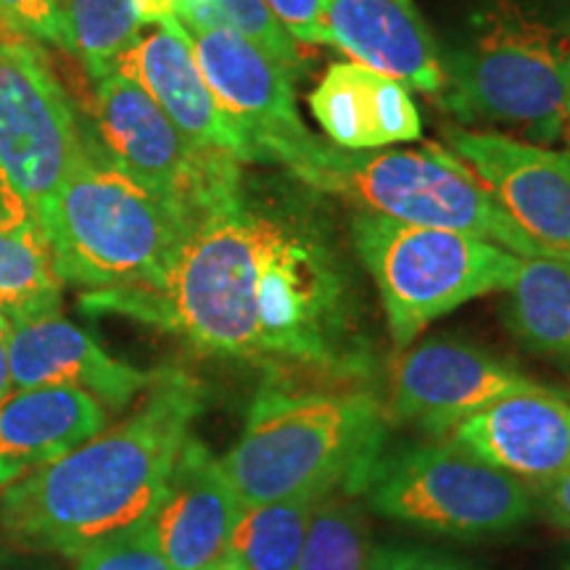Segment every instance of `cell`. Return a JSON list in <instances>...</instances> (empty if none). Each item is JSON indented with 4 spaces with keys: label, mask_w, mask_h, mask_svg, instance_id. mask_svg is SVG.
I'll return each instance as SVG.
<instances>
[{
    "label": "cell",
    "mask_w": 570,
    "mask_h": 570,
    "mask_svg": "<svg viewBox=\"0 0 570 570\" xmlns=\"http://www.w3.org/2000/svg\"><path fill=\"white\" fill-rule=\"evenodd\" d=\"M533 504H537L539 518L570 531V473L547 483V487L533 489Z\"/></svg>",
    "instance_id": "31"
},
{
    "label": "cell",
    "mask_w": 570,
    "mask_h": 570,
    "mask_svg": "<svg viewBox=\"0 0 570 570\" xmlns=\"http://www.w3.org/2000/svg\"><path fill=\"white\" fill-rule=\"evenodd\" d=\"M0 30L61 48V0H0Z\"/></svg>",
    "instance_id": "28"
},
{
    "label": "cell",
    "mask_w": 570,
    "mask_h": 570,
    "mask_svg": "<svg viewBox=\"0 0 570 570\" xmlns=\"http://www.w3.org/2000/svg\"><path fill=\"white\" fill-rule=\"evenodd\" d=\"M333 46L348 59L439 96L441 51L412 0H323Z\"/></svg>",
    "instance_id": "18"
},
{
    "label": "cell",
    "mask_w": 570,
    "mask_h": 570,
    "mask_svg": "<svg viewBox=\"0 0 570 570\" xmlns=\"http://www.w3.org/2000/svg\"><path fill=\"white\" fill-rule=\"evenodd\" d=\"M452 154L515 225L554 256H570V154L494 130L444 127Z\"/></svg>",
    "instance_id": "13"
},
{
    "label": "cell",
    "mask_w": 570,
    "mask_h": 570,
    "mask_svg": "<svg viewBox=\"0 0 570 570\" xmlns=\"http://www.w3.org/2000/svg\"><path fill=\"white\" fill-rule=\"evenodd\" d=\"M183 32L214 101L259 159L294 167L320 140L298 114L294 77L225 27H183Z\"/></svg>",
    "instance_id": "12"
},
{
    "label": "cell",
    "mask_w": 570,
    "mask_h": 570,
    "mask_svg": "<svg viewBox=\"0 0 570 570\" xmlns=\"http://www.w3.org/2000/svg\"><path fill=\"white\" fill-rule=\"evenodd\" d=\"M568 106H570V85H568ZM568 146H570V140H568Z\"/></svg>",
    "instance_id": "36"
},
{
    "label": "cell",
    "mask_w": 570,
    "mask_h": 570,
    "mask_svg": "<svg viewBox=\"0 0 570 570\" xmlns=\"http://www.w3.org/2000/svg\"><path fill=\"white\" fill-rule=\"evenodd\" d=\"M558 570H570V541H568V544H566V550H562V554H560Z\"/></svg>",
    "instance_id": "35"
},
{
    "label": "cell",
    "mask_w": 570,
    "mask_h": 570,
    "mask_svg": "<svg viewBox=\"0 0 570 570\" xmlns=\"http://www.w3.org/2000/svg\"><path fill=\"white\" fill-rule=\"evenodd\" d=\"M441 104L470 130L547 148L570 140V48L552 24L499 3L441 53Z\"/></svg>",
    "instance_id": "5"
},
{
    "label": "cell",
    "mask_w": 570,
    "mask_h": 570,
    "mask_svg": "<svg viewBox=\"0 0 570 570\" xmlns=\"http://www.w3.org/2000/svg\"><path fill=\"white\" fill-rule=\"evenodd\" d=\"M204 404L196 377L156 370L122 423L0 491V529L24 550L82 558L146 523Z\"/></svg>",
    "instance_id": "2"
},
{
    "label": "cell",
    "mask_w": 570,
    "mask_h": 570,
    "mask_svg": "<svg viewBox=\"0 0 570 570\" xmlns=\"http://www.w3.org/2000/svg\"><path fill=\"white\" fill-rule=\"evenodd\" d=\"M309 194L240 175L204 206L159 281L85 291L80 309L159 327L267 381L370 386L377 348L365 298Z\"/></svg>",
    "instance_id": "1"
},
{
    "label": "cell",
    "mask_w": 570,
    "mask_h": 570,
    "mask_svg": "<svg viewBox=\"0 0 570 570\" xmlns=\"http://www.w3.org/2000/svg\"><path fill=\"white\" fill-rule=\"evenodd\" d=\"M362 502L375 515L446 539H502L537 518L533 491L452 441L412 444L375 460Z\"/></svg>",
    "instance_id": "8"
},
{
    "label": "cell",
    "mask_w": 570,
    "mask_h": 570,
    "mask_svg": "<svg viewBox=\"0 0 570 570\" xmlns=\"http://www.w3.org/2000/svg\"><path fill=\"white\" fill-rule=\"evenodd\" d=\"M389 425L386 399L373 386L265 377L223 465L244 504L304 491L362 494Z\"/></svg>",
    "instance_id": "3"
},
{
    "label": "cell",
    "mask_w": 570,
    "mask_h": 570,
    "mask_svg": "<svg viewBox=\"0 0 570 570\" xmlns=\"http://www.w3.org/2000/svg\"><path fill=\"white\" fill-rule=\"evenodd\" d=\"M212 570H246V568L240 566V562H235L233 558H225L223 562H217Z\"/></svg>",
    "instance_id": "34"
},
{
    "label": "cell",
    "mask_w": 570,
    "mask_h": 570,
    "mask_svg": "<svg viewBox=\"0 0 570 570\" xmlns=\"http://www.w3.org/2000/svg\"><path fill=\"white\" fill-rule=\"evenodd\" d=\"M140 0H61V40L92 82L114 71L142 32Z\"/></svg>",
    "instance_id": "24"
},
{
    "label": "cell",
    "mask_w": 570,
    "mask_h": 570,
    "mask_svg": "<svg viewBox=\"0 0 570 570\" xmlns=\"http://www.w3.org/2000/svg\"><path fill=\"white\" fill-rule=\"evenodd\" d=\"M198 214L88 148L42 214L40 227L63 283L109 291L159 281Z\"/></svg>",
    "instance_id": "4"
},
{
    "label": "cell",
    "mask_w": 570,
    "mask_h": 570,
    "mask_svg": "<svg viewBox=\"0 0 570 570\" xmlns=\"http://www.w3.org/2000/svg\"><path fill=\"white\" fill-rule=\"evenodd\" d=\"M531 491L570 473V394L544 386L475 412L444 436Z\"/></svg>",
    "instance_id": "15"
},
{
    "label": "cell",
    "mask_w": 570,
    "mask_h": 570,
    "mask_svg": "<svg viewBox=\"0 0 570 570\" xmlns=\"http://www.w3.org/2000/svg\"><path fill=\"white\" fill-rule=\"evenodd\" d=\"M114 71L138 82L196 148L238 164L262 161L244 132L214 101L190 51L188 35L175 17L156 21L151 30L140 32V38L114 63Z\"/></svg>",
    "instance_id": "14"
},
{
    "label": "cell",
    "mask_w": 570,
    "mask_h": 570,
    "mask_svg": "<svg viewBox=\"0 0 570 570\" xmlns=\"http://www.w3.org/2000/svg\"><path fill=\"white\" fill-rule=\"evenodd\" d=\"M92 117L106 156L119 169L196 212L223 196L244 175V164L196 148L159 104L119 71L96 80Z\"/></svg>",
    "instance_id": "10"
},
{
    "label": "cell",
    "mask_w": 570,
    "mask_h": 570,
    "mask_svg": "<svg viewBox=\"0 0 570 570\" xmlns=\"http://www.w3.org/2000/svg\"><path fill=\"white\" fill-rule=\"evenodd\" d=\"M9 338H11V323L9 317L0 315V402L11 394V367H9Z\"/></svg>",
    "instance_id": "32"
},
{
    "label": "cell",
    "mask_w": 570,
    "mask_h": 570,
    "mask_svg": "<svg viewBox=\"0 0 570 570\" xmlns=\"http://www.w3.org/2000/svg\"><path fill=\"white\" fill-rule=\"evenodd\" d=\"M327 142L344 151H381L420 140L423 122L412 88L356 61H336L309 96Z\"/></svg>",
    "instance_id": "19"
},
{
    "label": "cell",
    "mask_w": 570,
    "mask_h": 570,
    "mask_svg": "<svg viewBox=\"0 0 570 570\" xmlns=\"http://www.w3.org/2000/svg\"><path fill=\"white\" fill-rule=\"evenodd\" d=\"M9 367L13 389L71 386L88 391L109 412L130 407L156 377V370L111 356L59 309L11 323Z\"/></svg>",
    "instance_id": "16"
},
{
    "label": "cell",
    "mask_w": 570,
    "mask_h": 570,
    "mask_svg": "<svg viewBox=\"0 0 570 570\" xmlns=\"http://www.w3.org/2000/svg\"><path fill=\"white\" fill-rule=\"evenodd\" d=\"M373 554V529L362 494L336 489L312 515L296 570H365Z\"/></svg>",
    "instance_id": "25"
},
{
    "label": "cell",
    "mask_w": 570,
    "mask_h": 570,
    "mask_svg": "<svg viewBox=\"0 0 570 570\" xmlns=\"http://www.w3.org/2000/svg\"><path fill=\"white\" fill-rule=\"evenodd\" d=\"M502 294V323L515 344L570 375V256L523 259Z\"/></svg>",
    "instance_id": "21"
},
{
    "label": "cell",
    "mask_w": 570,
    "mask_h": 570,
    "mask_svg": "<svg viewBox=\"0 0 570 570\" xmlns=\"http://www.w3.org/2000/svg\"><path fill=\"white\" fill-rule=\"evenodd\" d=\"M327 494L331 491H304L273 502L246 504L233 529L227 558L246 570H296L312 515Z\"/></svg>",
    "instance_id": "22"
},
{
    "label": "cell",
    "mask_w": 570,
    "mask_h": 570,
    "mask_svg": "<svg viewBox=\"0 0 570 570\" xmlns=\"http://www.w3.org/2000/svg\"><path fill=\"white\" fill-rule=\"evenodd\" d=\"M544 386L473 341L436 336L415 341L399 356L386 410L391 423L415 425L444 439L460 420Z\"/></svg>",
    "instance_id": "11"
},
{
    "label": "cell",
    "mask_w": 570,
    "mask_h": 570,
    "mask_svg": "<svg viewBox=\"0 0 570 570\" xmlns=\"http://www.w3.org/2000/svg\"><path fill=\"white\" fill-rule=\"evenodd\" d=\"M109 425V410L71 386L13 389L0 402V491L75 452Z\"/></svg>",
    "instance_id": "20"
},
{
    "label": "cell",
    "mask_w": 570,
    "mask_h": 570,
    "mask_svg": "<svg viewBox=\"0 0 570 570\" xmlns=\"http://www.w3.org/2000/svg\"><path fill=\"white\" fill-rule=\"evenodd\" d=\"M348 240L375 285L391 344L399 352L458 306L508 291L523 262V256L475 235L370 212L352 214Z\"/></svg>",
    "instance_id": "7"
},
{
    "label": "cell",
    "mask_w": 570,
    "mask_h": 570,
    "mask_svg": "<svg viewBox=\"0 0 570 570\" xmlns=\"http://www.w3.org/2000/svg\"><path fill=\"white\" fill-rule=\"evenodd\" d=\"M281 24L296 42L309 46H333L325 24L323 0H265Z\"/></svg>",
    "instance_id": "30"
},
{
    "label": "cell",
    "mask_w": 570,
    "mask_h": 570,
    "mask_svg": "<svg viewBox=\"0 0 570 570\" xmlns=\"http://www.w3.org/2000/svg\"><path fill=\"white\" fill-rule=\"evenodd\" d=\"M173 17L180 27H225L296 77L304 67L298 42L291 38L265 0H180Z\"/></svg>",
    "instance_id": "26"
},
{
    "label": "cell",
    "mask_w": 570,
    "mask_h": 570,
    "mask_svg": "<svg viewBox=\"0 0 570 570\" xmlns=\"http://www.w3.org/2000/svg\"><path fill=\"white\" fill-rule=\"evenodd\" d=\"M85 154L67 90L38 42L0 30V173L38 223Z\"/></svg>",
    "instance_id": "9"
},
{
    "label": "cell",
    "mask_w": 570,
    "mask_h": 570,
    "mask_svg": "<svg viewBox=\"0 0 570 570\" xmlns=\"http://www.w3.org/2000/svg\"><path fill=\"white\" fill-rule=\"evenodd\" d=\"M365 570H475L468 560L454 554L410 544L373 547Z\"/></svg>",
    "instance_id": "29"
},
{
    "label": "cell",
    "mask_w": 570,
    "mask_h": 570,
    "mask_svg": "<svg viewBox=\"0 0 570 570\" xmlns=\"http://www.w3.org/2000/svg\"><path fill=\"white\" fill-rule=\"evenodd\" d=\"M63 281L40 223L0 227V315L38 317L61 306Z\"/></svg>",
    "instance_id": "23"
},
{
    "label": "cell",
    "mask_w": 570,
    "mask_h": 570,
    "mask_svg": "<svg viewBox=\"0 0 570 570\" xmlns=\"http://www.w3.org/2000/svg\"><path fill=\"white\" fill-rule=\"evenodd\" d=\"M285 173L312 194L341 198L356 212L475 235L523 259L554 256L520 230L494 196L441 146L423 151H344L317 140Z\"/></svg>",
    "instance_id": "6"
},
{
    "label": "cell",
    "mask_w": 570,
    "mask_h": 570,
    "mask_svg": "<svg viewBox=\"0 0 570 570\" xmlns=\"http://www.w3.org/2000/svg\"><path fill=\"white\" fill-rule=\"evenodd\" d=\"M77 570H173L156 544L151 518L82 554Z\"/></svg>",
    "instance_id": "27"
},
{
    "label": "cell",
    "mask_w": 570,
    "mask_h": 570,
    "mask_svg": "<svg viewBox=\"0 0 570 570\" xmlns=\"http://www.w3.org/2000/svg\"><path fill=\"white\" fill-rule=\"evenodd\" d=\"M177 3H180V0H140L142 24L151 27V24H156V21L173 17Z\"/></svg>",
    "instance_id": "33"
},
{
    "label": "cell",
    "mask_w": 570,
    "mask_h": 570,
    "mask_svg": "<svg viewBox=\"0 0 570 570\" xmlns=\"http://www.w3.org/2000/svg\"><path fill=\"white\" fill-rule=\"evenodd\" d=\"M244 508L223 460L190 433L151 515L156 544L169 568L212 570L223 562Z\"/></svg>",
    "instance_id": "17"
}]
</instances>
